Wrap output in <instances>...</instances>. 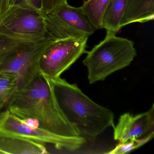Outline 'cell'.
I'll list each match as a JSON object with an SVG mask.
<instances>
[{
  "mask_svg": "<svg viewBox=\"0 0 154 154\" xmlns=\"http://www.w3.org/2000/svg\"><path fill=\"white\" fill-rule=\"evenodd\" d=\"M6 107L19 118L35 119L41 128L54 134L81 137L61 110L51 79L41 73L16 92Z\"/></svg>",
  "mask_w": 154,
  "mask_h": 154,
  "instance_id": "obj_1",
  "label": "cell"
},
{
  "mask_svg": "<svg viewBox=\"0 0 154 154\" xmlns=\"http://www.w3.org/2000/svg\"><path fill=\"white\" fill-rule=\"evenodd\" d=\"M51 81L63 113L86 141L92 142L107 128H114V116L110 110L94 102L75 84L61 77Z\"/></svg>",
  "mask_w": 154,
  "mask_h": 154,
  "instance_id": "obj_2",
  "label": "cell"
},
{
  "mask_svg": "<svg viewBox=\"0 0 154 154\" xmlns=\"http://www.w3.org/2000/svg\"><path fill=\"white\" fill-rule=\"evenodd\" d=\"M107 31L103 40L87 52L83 63L88 70L89 83L103 81L114 72L130 65L137 55L133 42Z\"/></svg>",
  "mask_w": 154,
  "mask_h": 154,
  "instance_id": "obj_3",
  "label": "cell"
},
{
  "mask_svg": "<svg viewBox=\"0 0 154 154\" xmlns=\"http://www.w3.org/2000/svg\"><path fill=\"white\" fill-rule=\"evenodd\" d=\"M0 37L34 44L48 37L45 15L32 8L10 6L0 15Z\"/></svg>",
  "mask_w": 154,
  "mask_h": 154,
  "instance_id": "obj_4",
  "label": "cell"
},
{
  "mask_svg": "<svg viewBox=\"0 0 154 154\" xmlns=\"http://www.w3.org/2000/svg\"><path fill=\"white\" fill-rule=\"evenodd\" d=\"M88 38H73L52 40L40 57L41 73L51 80L60 78L65 71L85 53Z\"/></svg>",
  "mask_w": 154,
  "mask_h": 154,
  "instance_id": "obj_5",
  "label": "cell"
},
{
  "mask_svg": "<svg viewBox=\"0 0 154 154\" xmlns=\"http://www.w3.org/2000/svg\"><path fill=\"white\" fill-rule=\"evenodd\" d=\"M48 36L53 40L73 38H88L95 29L81 7L62 4L53 12L45 15Z\"/></svg>",
  "mask_w": 154,
  "mask_h": 154,
  "instance_id": "obj_6",
  "label": "cell"
},
{
  "mask_svg": "<svg viewBox=\"0 0 154 154\" xmlns=\"http://www.w3.org/2000/svg\"><path fill=\"white\" fill-rule=\"evenodd\" d=\"M52 41L48 37L41 42L28 44L7 57L0 63V73L11 75L17 79V91L41 73L38 66L39 60Z\"/></svg>",
  "mask_w": 154,
  "mask_h": 154,
  "instance_id": "obj_7",
  "label": "cell"
},
{
  "mask_svg": "<svg viewBox=\"0 0 154 154\" xmlns=\"http://www.w3.org/2000/svg\"><path fill=\"white\" fill-rule=\"evenodd\" d=\"M0 131L27 138L45 144H52L57 149L74 151L87 143L82 137H64L38 127H32L7 109L1 112Z\"/></svg>",
  "mask_w": 154,
  "mask_h": 154,
  "instance_id": "obj_8",
  "label": "cell"
},
{
  "mask_svg": "<svg viewBox=\"0 0 154 154\" xmlns=\"http://www.w3.org/2000/svg\"><path fill=\"white\" fill-rule=\"evenodd\" d=\"M113 137L124 142L144 137L154 132V104L148 111L136 115L128 112L120 117L114 126Z\"/></svg>",
  "mask_w": 154,
  "mask_h": 154,
  "instance_id": "obj_9",
  "label": "cell"
},
{
  "mask_svg": "<svg viewBox=\"0 0 154 154\" xmlns=\"http://www.w3.org/2000/svg\"><path fill=\"white\" fill-rule=\"evenodd\" d=\"M45 144L0 131V154H48Z\"/></svg>",
  "mask_w": 154,
  "mask_h": 154,
  "instance_id": "obj_10",
  "label": "cell"
},
{
  "mask_svg": "<svg viewBox=\"0 0 154 154\" xmlns=\"http://www.w3.org/2000/svg\"><path fill=\"white\" fill-rule=\"evenodd\" d=\"M154 19V0H127L120 27L131 23H145Z\"/></svg>",
  "mask_w": 154,
  "mask_h": 154,
  "instance_id": "obj_11",
  "label": "cell"
},
{
  "mask_svg": "<svg viewBox=\"0 0 154 154\" xmlns=\"http://www.w3.org/2000/svg\"><path fill=\"white\" fill-rule=\"evenodd\" d=\"M112 0H87L81 7L95 30L103 29V21L106 10Z\"/></svg>",
  "mask_w": 154,
  "mask_h": 154,
  "instance_id": "obj_12",
  "label": "cell"
},
{
  "mask_svg": "<svg viewBox=\"0 0 154 154\" xmlns=\"http://www.w3.org/2000/svg\"><path fill=\"white\" fill-rule=\"evenodd\" d=\"M127 0H112L108 7L103 21V29L116 33L121 29V20Z\"/></svg>",
  "mask_w": 154,
  "mask_h": 154,
  "instance_id": "obj_13",
  "label": "cell"
},
{
  "mask_svg": "<svg viewBox=\"0 0 154 154\" xmlns=\"http://www.w3.org/2000/svg\"><path fill=\"white\" fill-rule=\"evenodd\" d=\"M17 80L14 75L0 73V112L17 91Z\"/></svg>",
  "mask_w": 154,
  "mask_h": 154,
  "instance_id": "obj_14",
  "label": "cell"
},
{
  "mask_svg": "<svg viewBox=\"0 0 154 154\" xmlns=\"http://www.w3.org/2000/svg\"><path fill=\"white\" fill-rule=\"evenodd\" d=\"M28 44L0 37V63L7 57Z\"/></svg>",
  "mask_w": 154,
  "mask_h": 154,
  "instance_id": "obj_15",
  "label": "cell"
},
{
  "mask_svg": "<svg viewBox=\"0 0 154 154\" xmlns=\"http://www.w3.org/2000/svg\"><path fill=\"white\" fill-rule=\"evenodd\" d=\"M139 147H140L137 139L129 140L124 142H119L115 148L106 153L109 154H126Z\"/></svg>",
  "mask_w": 154,
  "mask_h": 154,
  "instance_id": "obj_16",
  "label": "cell"
},
{
  "mask_svg": "<svg viewBox=\"0 0 154 154\" xmlns=\"http://www.w3.org/2000/svg\"><path fill=\"white\" fill-rule=\"evenodd\" d=\"M10 6L29 7L43 12V0H10Z\"/></svg>",
  "mask_w": 154,
  "mask_h": 154,
  "instance_id": "obj_17",
  "label": "cell"
},
{
  "mask_svg": "<svg viewBox=\"0 0 154 154\" xmlns=\"http://www.w3.org/2000/svg\"><path fill=\"white\" fill-rule=\"evenodd\" d=\"M66 2H67V0H43V12L46 14L53 12Z\"/></svg>",
  "mask_w": 154,
  "mask_h": 154,
  "instance_id": "obj_18",
  "label": "cell"
},
{
  "mask_svg": "<svg viewBox=\"0 0 154 154\" xmlns=\"http://www.w3.org/2000/svg\"><path fill=\"white\" fill-rule=\"evenodd\" d=\"M8 8L5 0H0V15Z\"/></svg>",
  "mask_w": 154,
  "mask_h": 154,
  "instance_id": "obj_19",
  "label": "cell"
},
{
  "mask_svg": "<svg viewBox=\"0 0 154 154\" xmlns=\"http://www.w3.org/2000/svg\"><path fill=\"white\" fill-rule=\"evenodd\" d=\"M6 1H7V2H8V3H10V0H6Z\"/></svg>",
  "mask_w": 154,
  "mask_h": 154,
  "instance_id": "obj_20",
  "label": "cell"
},
{
  "mask_svg": "<svg viewBox=\"0 0 154 154\" xmlns=\"http://www.w3.org/2000/svg\"><path fill=\"white\" fill-rule=\"evenodd\" d=\"M0 116H1V112H0Z\"/></svg>",
  "mask_w": 154,
  "mask_h": 154,
  "instance_id": "obj_21",
  "label": "cell"
}]
</instances>
